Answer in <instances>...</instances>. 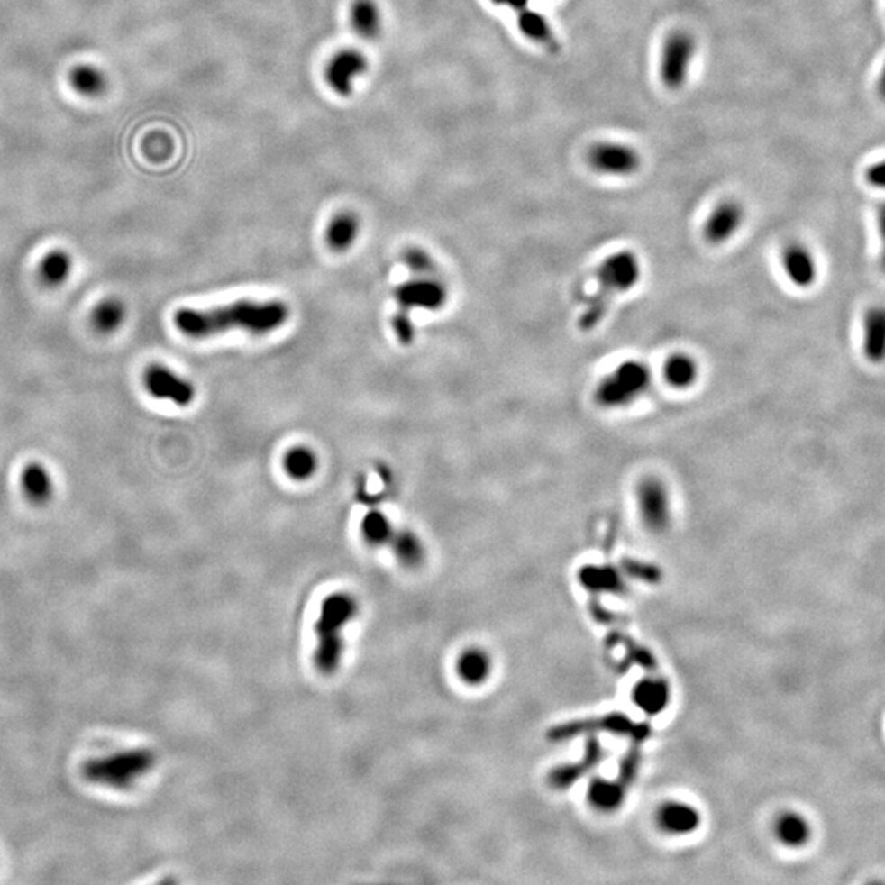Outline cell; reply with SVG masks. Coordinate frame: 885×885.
Returning <instances> with one entry per match:
<instances>
[{"label": "cell", "mask_w": 885, "mask_h": 885, "mask_svg": "<svg viewBox=\"0 0 885 885\" xmlns=\"http://www.w3.org/2000/svg\"><path fill=\"white\" fill-rule=\"evenodd\" d=\"M402 261L406 262V266L410 271L420 274V276H433L436 272V264L432 260V256L422 248L406 250L402 254Z\"/></svg>", "instance_id": "obj_30"}, {"label": "cell", "mask_w": 885, "mask_h": 885, "mask_svg": "<svg viewBox=\"0 0 885 885\" xmlns=\"http://www.w3.org/2000/svg\"><path fill=\"white\" fill-rule=\"evenodd\" d=\"M656 822L671 836H687L700 826L702 817L694 805L672 800L661 807Z\"/></svg>", "instance_id": "obj_14"}, {"label": "cell", "mask_w": 885, "mask_h": 885, "mask_svg": "<svg viewBox=\"0 0 885 885\" xmlns=\"http://www.w3.org/2000/svg\"><path fill=\"white\" fill-rule=\"evenodd\" d=\"M866 181L876 189H885V160L869 166L866 171Z\"/></svg>", "instance_id": "obj_32"}, {"label": "cell", "mask_w": 885, "mask_h": 885, "mask_svg": "<svg viewBox=\"0 0 885 885\" xmlns=\"http://www.w3.org/2000/svg\"><path fill=\"white\" fill-rule=\"evenodd\" d=\"M877 94H879V97L885 102V64L884 68L880 69V76H879V79H877Z\"/></svg>", "instance_id": "obj_35"}, {"label": "cell", "mask_w": 885, "mask_h": 885, "mask_svg": "<svg viewBox=\"0 0 885 885\" xmlns=\"http://www.w3.org/2000/svg\"><path fill=\"white\" fill-rule=\"evenodd\" d=\"M700 378V364L692 354L676 351L669 354L662 364V379L674 390H689Z\"/></svg>", "instance_id": "obj_15"}, {"label": "cell", "mask_w": 885, "mask_h": 885, "mask_svg": "<svg viewBox=\"0 0 885 885\" xmlns=\"http://www.w3.org/2000/svg\"><path fill=\"white\" fill-rule=\"evenodd\" d=\"M145 388L154 398L169 400L172 404L179 406H187L192 404L196 397V388L190 384L189 380L178 376L174 370L153 364L145 372Z\"/></svg>", "instance_id": "obj_8"}, {"label": "cell", "mask_w": 885, "mask_h": 885, "mask_svg": "<svg viewBox=\"0 0 885 885\" xmlns=\"http://www.w3.org/2000/svg\"><path fill=\"white\" fill-rule=\"evenodd\" d=\"M744 222V208L738 200L725 199L716 204L705 220L702 233L705 242L712 246H720L730 242L738 233Z\"/></svg>", "instance_id": "obj_11"}, {"label": "cell", "mask_w": 885, "mask_h": 885, "mask_svg": "<svg viewBox=\"0 0 885 885\" xmlns=\"http://www.w3.org/2000/svg\"><path fill=\"white\" fill-rule=\"evenodd\" d=\"M782 269L789 282L798 289H808L817 282L818 266L812 251L798 242L787 244L780 254Z\"/></svg>", "instance_id": "obj_13"}, {"label": "cell", "mask_w": 885, "mask_h": 885, "mask_svg": "<svg viewBox=\"0 0 885 885\" xmlns=\"http://www.w3.org/2000/svg\"><path fill=\"white\" fill-rule=\"evenodd\" d=\"M402 528H396L379 510H370L361 522V534L370 546L394 548Z\"/></svg>", "instance_id": "obj_19"}, {"label": "cell", "mask_w": 885, "mask_h": 885, "mask_svg": "<svg viewBox=\"0 0 885 885\" xmlns=\"http://www.w3.org/2000/svg\"><path fill=\"white\" fill-rule=\"evenodd\" d=\"M625 787L618 780L596 779L588 787L590 805L600 812H614L624 802Z\"/></svg>", "instance_id": "obj_24"}, {"label": "cell", "mask_w": 885, "mask_h": 885, "mask_svg": "<svg viewBox=\"0 0 885 885\" xmlns=\"http://www.w3.org/2000/svg\"><path fill=\"white\" fill-rule=\"evenodd\" d=\"M636 508L643 525L652 534L668 532L672 522V497L660 476H643L634 488Z\"/></svg>", "instance_id": "obj_6"}, {"label": "cell", "mask_w": 885, "mask_h": 885, "mask_svg": "<svg viewBox=\"0 0 885 885\" xmlns=\"http://www.w3.org/2000/svg\"><path fill=\"white\" fill-rule=\"evenodd\" d=\"M392 326L396 330V334H397L400 343H412V340H414V325H412L410 314L406 310L398 308L397 314L392 318Z\"/></svg>", "instance_id": "obj_31"}, {"label": "cell", "mask_w": 885, "mask_h": 885, "mask_svg": "<svg viewBox=\"0 0 885 885\" xmlns=\"http://www.w3.org/2000/svg\"><path fill=\"white\" fill-rule=\"evenodd\" d=\"M776 836L789 848H800L810 838V826L798 813H784L777 818Z\"/></svg>", "instance_id": "obj_25"}, {"label": "cell", "mask_w": 885, "mask_h": 885, "mask_svg": "<svg viewBox=\"0 0 885 885\" xmlns=\"http://www.w3.org/2000/svg\"><path fill=\"white\" fill-rule=\"evenodd\" d=\"M351 27L360 37L372 40L379 35L382 22L374 0H354L350 10Z\"/></svg>", "instance_id": "obj_23"}, {"label": "cell", "mask_w": 885, "mask_h": 885, "mask_svg": "<svg viewBox=\"0 0 885 885\" xmlns=\"http://www.w3.org/2000/svg\"><path fill=\"white\" fill-rule=\"evenodd\" d=\"M358 614V604L350 594L334 592L326 597L315 624L316 648L314 664L324 674H332L343 656V630Z\"/></svg>", "instance_id": "obj_3"}, {"label": "cell", "mask_w": 885, "mask_h": 885, "mask_svg": "<svg viewBox=\"0 0 885 885\" xmlns=\"http://www.w3.org/2000/svg\"><path fill=\"white\" fill-rule=\"evenodd\" d=\"M153 753L150 750H130L115 753L107 758L92 759L84 766V776L94 784L127 789L154 766Z\"/></svg>", "instance_id": "obj_5"}, {"label": "cell", "mask_w": 885, "mask_h": 885, "mask_svg": "<svg viewBox=\"0 0 885 885\" xmlns=\"http://www.w3.org/2000/svg\"><path fill=\"white\" fill-rule=\"evenodd\" d=\"M22 488L25 492L28 500L33 504H46L53 496V482L48 474V470L38 464L32 462L25 466L22 470Z\"/></svg>", "instance_id": "obj_22"}, {"label": "cell", "mask_w": 885, "mask_h": 885, "mask_svg": "<svg viewBox=\"0 0 885 885\" xmlns=\"http://www.w3.org/2000/svg\"><path fill=\"white\" fill-rule=\"evenodd\" d=\"M518 28L525 37L532 40L536 45H542L552 53L560 51V41L554 37L550 23L543 17L542 14L525 7L518 12Z\"/></svg>", "instance_id": "obj_18"}, {"label": "cell", "mask_w": 885, "mask_h": 885, "mask_svg": "<svg viewBox=\"0 0 885 885\" xmlns=\"http://www.w3.org/2000/svg\"><path fill=\"white\" fill-rule=\"evenodd\" d=\"M458 676L470 686H479L488 680L492 671V660L486 651L479 648L464 651L458 664H456Z\"/></svg>", "instance_id": "obj_21"}, {"label": "cell", "mask_w": 885, "mask_h": 885, "mask_svg": "<svg viewBox=\"0 0 885 885\" xmlns=\"http://www.w3.org/2000/svg\"><path fill=\"white\" fill-rule=\"evenodd\" d=\"M125 306L117 298H107L100 302L92 314V325L100 333L115 332L125 320Z\"/></svg>", "instance_id": "obj_28"}, {"label": "cell", "mask_w": 885, "mask_h": 885, "mask_svg": "<svg viewBox=\"0 0 885 885\" xmlns=\"http://www.w3.org/2000/svg\"><path fill=\"white\" fill-rule=\"evenodd\" d=\"M368 68L370 64L362 53L356 50H343L332 56V59L326 63L324 76L332 91L340 96H350L356 78L366 73Z\"/></svg>", "instance_id": "obj_12"}, {"label": "cell", "mask_w": 885, "mask_h": 885, "mask_svg": "<svg viewBox=\"0 0 885 885\" xmlns=\"http://www.w3.org/2000/svg\"><path fill=\"white\" fill-rule=\"evenodd\" d=\"M862 350L872 364L885 361V307L869 308L862 320Z\"/></svg>", "instance_id": "obj_16"}, {"label": "cell", "mask_w": 885, "mask_h": 885, "mask_svg": "<svg viewBox=\"0 0 885 885\" xmlns=\"http://www.w3.org/2000/svg\"><path fill=\"white\" fill-rule=\"evenodd\" d=\"M394 296L400 308L406 312L414 307L440 310L448 300V289L442 280L418 278L400 284Z\"/></svg>", "instance_id": "obj_10"}, {"label": "cell", "mask_w": 885, "mask_h": 885, "mask_svg": "<svg viewBox=\"0 0 885 885\" xmlns=\"http://www.w3.org/2000/svg\"><path fill=\"white\" fill-rule=\"evenodd\" d=\"M73 269V262L69 254L64 253L61 250H56L45 256V260L40 264V278L50 287H58L64 284Z\"/></svg>", "instance_id": "obj_27"}, {"label": "cell", "mask_w": 885, "mask_h": 885, "mask_svg": "<svg viewBox=\"0 0 885 885\" xmlns=\"http://www.w3.org/2000/svg\"><path fill=\"white\" fill-rule=\"evenodd\" d=\"M652 372L644 361L625 360L608 370L594 388V402L602 410H625L640 402L651 388Z\"/></svg>", "instance_id": "obj_4"}, {"label": "cell", "mask_w": 885, "mask_h": 885, "mask_svg": "<svg viewBox=\"0 0 885 885\" xmlns=\"http://www.w3.org/2000/svg\"><path fill=\"white\" fill-rule=\"evenodd\" d=\"M360 233V220L351 212H342L326 226V244L333 251H346L351 248Z\"/></svg>", "instance_id": "obj_20"}, {"label": "cell", "mask_w": 885, "mask_h": 885, "mask_svg": "<svg viewBox=\"0 0 885 885\" xmlns=\"http://www.w3.org/2000/svg\"><path fill=\"white\" fill-rule=\"evenodd\" d=\"M877 226H879V235H880V240H882V244H884L880 262H882V268H884L885 271V202L880 207L877 208Z\"/></svg>", "instance_id": "obj_33"}, {"label": "cell", "mask_w": 885, "mask_h": 885, "mask_svg": "<svg viewBox=\"0 0 885 885\" xmlns=\"http://www.w3.org/2000/svg\"><path fill=\"white\" fill-rule=\"evenodd\" d=\"M694 51L696 41L687 32H674L664 41L661 56V79L671 91H678L686 84Z\"/></svg>", "instance_id": "obj_7"}, {"label": "cell", "mask_w": 885, "mask_h": 885, "mask_svg": "<svg viewBox=\"0 0 885 885\" xmlns=\"http://www.w3.org/2000/svg\"><path fill=\"white\" fill-rule=\"evenodd\" d=\"M642 276V261L632 250H620L607 256L597 268V289L580 315L579 326L590 332L600 325L610 312L615 298L632 292L640 284Z\"/></svg>", "instance_id": "obj_2"}, {"label": "cell", "mask_w": 885, "mask_h": 885, "mask_svg": "<svg viewBox=\"0 0 885 885\" xmlns=\"http://www.w3.org/2000/svg\"><path fill=\"white\" fill-rule=\"evenodd\" d=\"M289 315V307L280 300H238L205 310L181 308L174 315V325L189 338L204 340L230 330H244L253 334L271 333L284 325Z\"/></svg>", "instance_id": "obj_1"}, {"label": "cell", "mask_w": 885, "mask_h": 885, "mask_svg": "<svg viewBox=\"0 0 885 885\" xmlns=\"http://www.w3.org/2000/svg\"><path fill=\"white\" fill-rule=\"evenodd\" d=\"M634 705L646 715H658L666 710L671 692L666 682L660 679H644L633 690Z\"/></svg>", "instance_id": "obj_17"}, {"label": "cell", "mask_w": 885, "mask_h": 885, "mask_svg": "<svg viewBox=\"0 0 885 885\" xmlns=\"http://www.w3.org/2000/svg\"><path fill=\"white\" fill-rule=\"evenodd\" d=\"M588 164L594 171L608 176H630L640 169V154L622 143H597L588 150Z\"/></svg>", "instance_id": "obj_9"}, {"label": "cell", "mask_w": 885, "mask_h": 885, "mask_svg": "<svg viewBox=\"0 0 885 885\" xmlns=\"http://www.w3.org/2000/svg\"><path fill=\"white\" fill-rule=\"evenodd\" d=\"M316 456L307 446H294L284 454L282 466L294 480H307L315 474Z\"/></svg>", "instance_id": "obj_26"}, {"label": "cell", "mask_w": 885, "mask_h": 885, "mask_svg": "<svg viewBox=\"0 0 885 885\" xmlns=\"http://www.w3.org/2000/svg\"><path fill=\"white\" fill-rule=\"evenodd\" d=\"M69 81L74 87V91L79 92L82 96H99L105 91V76L100 73L97 68L81 64L73 68L69 74Z\"/></svg>", "instance_id": "obj_29"}, {"label": "cell", "mask_w": 885, "mask_h": 885, "mask_svg": "<svg viewBox=\"0 0 885 885\" xmlns=\"http://www.w3.org/2000/svg\"><path fill=\"white\" fill-rule=\"evenodd\" d=\"M496 5H506L514 10H524L528 5V0H492Z\"/></svg>", "instance_id": "obj_34"}]
</instances>
